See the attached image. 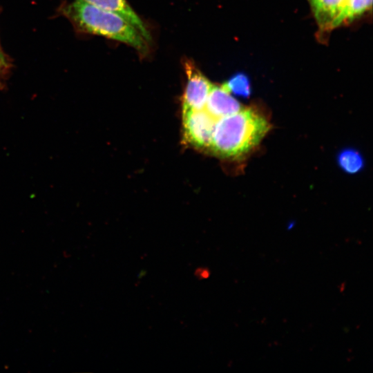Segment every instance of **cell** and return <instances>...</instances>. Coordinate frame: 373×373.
<instances>
[{"instance_id":"obj_1","label":"cell","mask_w":373,"mask_h":373,"mask_svg":"<svg viewBox=\"0 0 373 373\" xmlns=\"http://www.w3.org/2000/svg\"><path fill=\"white\" fill-rule=\"evenodd\" d=\"M76 32L103 36L135 48L142 56L149 52V41L139 30L122 15L81 0L64 1L57 9Z\"/></svg>"},{"instance_id":"obj_2","label":"cell","mask_w":373,"mask_h":373,"mask_svg":"<svg viewBox=\"0 0 373 373\" xmlns=\"http://www.w3.org/2000/svg\"><path fill=\"white\" fill-rule=\"evenodd\" d=\"M269 130L262 115L242 108L216 121L209 149L223 157H237L256 147Z\"/></svg>"},{"instance_id":"obj_3","label":"cell","mask_w":373,"mask_h":373,"mask_svg":"<svg viewBox=\"0 0 373 373\" xmlns=\"http://www.w3.org/2000/svg\"><path fill=\"white\" fill-rule=\"evenodd\" d=\"M183 66L187 80L182 98V112L202 109L213 84L191 59H184Z\"/></svg>"},{"instance_id":"obj_4","label":"cell","mask_w":373,"mask_h":373,"mask_svg":"<svg viewBox=\"0 0 373 373\" xmlns=\"http://www.w3.org/2000/svg\"><path fill=\"white\" fill-rule=\"evenodd\" d=\"M185 141L197 148H209L217 119L204 108L182 112Z\"/></svg>"},{"instance_id":"obj_5","label":"cell","mask_w":373,"mask_h":373,"mask_svg":"<svg viewBox=\"0 0 373 373\" xmlns=\"http://www.w3.org/2000/svg\"><path fill=\"white\" fill-rule=\"evenodd\" d=\"M204 108L217 120L242 109V105L222 86H212Z\"/></svg>"},{"instance_id":"obj_6","label":"cell","mask_w":373,"mask_h":373,"mask_svg":"<svg viewBox=\"0 0 373 373\" xmlns=\"http://www.w3.org/2000/svg\"><path fill=\"white\" fill-rule=\"evenodd\" d=\"M95 7L116 12L133 24L143 37L151 42V35L142 19L133 10L126 0H81Z\"/></svg>"},{"instance_id":"obj_7","label":"cell","mask_w":373,"mask_h":373,"mask_svg":"<svg viewBox=\"0 0 373 373\" xmlns=\"http://www.w3.org/2000/svg\"><path fill=\"white\" fill-rule=\"evenodd\" d=\"M314 16L323 30H331L332 25L343 8L345 0H307Z\"/></svg>"},{"instance_id":"obj_8","label":"cell","mask_w":373,"mask_h":373,"mask_svg":"<svg viewBox=\"0 0 373 373\" xmlns=\"http://www.w3.org/2000/svg\"><path fill=\"white\" fill-rule=\"evenodd\" d=\"M372 0H345V3L334 20L332 29L345 21H351L372 8Z\"/></svg>"},{"instance_id":"obj_9","label":"cell","mask_w":373,"mask_h":373,"mask_svg":"<svg viewBox=\"0 0 373 373\" xmlns=\"http://www.w3.org/2000/svg\"><path fill=\"white\" fill-rule=\"evenodd\" d=\"M338 160L340 166L349 173H357L363 165L362 156L353 149H346L341 152Z\"/></svg>"},{"instance_id":"obj_10","label":"cell","mask_w":373,"mask_h":373,"mask_svg":"<svg viewBox=\"0 0 373 373\" xmlns=\"http://www.w3.org/2000/svg\"><path fill=\"white\" fill-rule=\"evenodd\" d=\"M222 86L230 93L238 96L248 97L251 93L250 81L243 73L234 75Z\"/></svg>"},{"instance_id":"obj_11","label":"cell","mask_w":373,"mask_h":373,"mask_svg":"<svg viewBox=\"0 0 373 373\" xmlns=\"http://www.w3.org/2000/svg\"><path fill=\"white\" fill-rule=\"evenodd\" d=\"M12 64L9 57L5 54H0V89L6 86V80L10 73Z\"/></svg>"},{"instance_id":"obj_12","label":"cell","mask_w":373,"mask_h":373,"mask_svg":"<svg viewBox=\"0 0 373 373\" xmlns=\"http://www.w3.org/2000/svg\"><path fill=\"white\" fill-rule=\"evenodd\" d=\"M0 54H5L4 51L3 50L0 44Z\"/></svg>"}]
</instances>
